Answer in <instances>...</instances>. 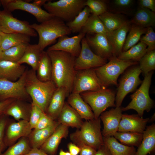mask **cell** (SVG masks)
Wrapping results in <instances>:
<instances>
[{
	"instance_id": "obj_1",
	"label": "cell",
	"mask_w": 155,
	"mask_h": 155,
	"mask_svg": "<svg viewBox=\"0 0 155 155\" xmlns=\"http://www.w3.org/2000/svg\"><path fill=\"white\" fill-rule=\"evenodd\" d=\"M52 65L51 80L57 88H63L68 95L71 93L76 71L75 63L76 57L62 51H46Z\"/></svg>"
},
{
	"instance_id": "obj_2",
	"label": "cell",
	"mask_w": 155,
	"mask_h": 155,
	"mask_svg": "<svg viewBox=\"0 0 155 155\" xmlns=\"http://www.w3.org/2000/svg\"><path fill=\"white\" fill-rule=\"evenodd\" d=\"M26 90L32 102L45 113L52 97L57 88L52 81L43 82L37 78L36 72L28 70L25 82Z\"/></svg>"
},
{
	"instance_id": "obj_3",
	"label": "cell",
	"mask_w": 155,
	"mask_h": 155,
	"mask_svg": "<svg viewBox=\"0 0 155 155\" xmlns=\"http://www.w3.org/2000/svg\"><path fill=\"white\" fill-rule=\"evenodd\" d=\"M30 26L38 34V44L42 51L55 42L57 39L71 33L64 21L55 17L40 24L34 23Z\"/></svg>"
},
{
	"instance_id": "obj_4",
	"label": "cell",
	"mask_w": 155,
	"mask_h": 155,
	"mask_svg": "<svg viewBox=\"0 0 155 155\" xmlns=\"http://www.w3.org/2000/svg\"><path fill=\"white\" fill-rule=\"evenodd\" d=\"M104 65L94 68L103 88L111 86H117V79L119 75L127 68L137 64V62L125 61L113 57Z\"/></svg>"
},
{
	"instance_id": "obj_5",
	"label": "cell",
	"mask_w": 155,
	"mask_h": 155,
	"mask_svg": "<svg viewBox=\"0 0 155 155\" xmlns=\"http://www.w3.org/2000/svg\"><path fill=\"white\" fill-rule=\"evenodd\" d=\"M85 0L47 1L43 5L53 16L67 22L72 21L86 6Z\"/></svg>"
},
{
	"instance_id": "obj_6",
	"label": "cell",
	"mask_w": 155,
	"mask_h": 155,
	"mask_svg": "<svg viewBox=\"0 0 155 155\" xmlns=\"http://www.w3.org/2000/svg\"><path fill=\"white\" fill-rule=\"evenodd\" d=\"M84 101L91 108L94 119L99 117L100 114L109 107H115V93L108 88L87 91L80 94Z\"/></svg>"
},
{
	"instance_id": "obj_7",
	"label": "cell",
	"mask_w": 155,
	"mask_h": 155,
	"mask_svg": "<svg viewBox=\"0 0 155 155\" xmlns=\"http://www.w3.org/2000/svg\"><path fill=\"white\" fill-rule=\"evenodd\" d=\"M153 73L151 71L144 76L140 87L131 95L130 102L126 107L121 108L122 111L133 109L143 117L145 111L148 112L150 110L154 105L153 101L149 94Z\"/></svg>"
},
{
	"instance_id": "obj_8",
	"label": "cell",
	"mask_w": 155,
	"mask_h": 155,
	"mask_svg": "<svg viewBox=\"0 0 155 155\" xmlns=\"http://www.w3.org/2000/svg\"><path fill=\"white\" fill-rule=\"evenodd\" d=\"M100 118L83 122L81 127L71 134L97 150L104 144Z\"/></svg>"
},
{
	"instance_id": "obj_9",
	"label": "cell",
	"mask_w": 155,
	"mask_h": 155,
	"mask_svg": "<svg viewBox=\"0 0 155 155\" xmlns=\"http://www.w3.org/2000/svg\"><path fill=\"white\" fill-rule=\"evenodd\" d=\"M131 66L125 71L118 84L115 96L116 107H120L125 96L135 91L142 82L139 77L142 71L139 65Z\"/></svg>"
},
{
	"instance_id": "obj_10",
	"label": "cell",
	"mask_w": 155,
	"mask_h": 155,
	"mask_svg": "<svg viewBox=\"0 0 155 155\" xmlns=\"http://www.w3.org/2000/svg\"><path fill=\"white\" fill-rule=\"evenodd\" d=\"M28 70L27 68L20 78L15 82L0 78V100L1 101L11 98L25 101L30 98L25 88Z\"/></svg>"
},
{
	"instance_id": "obj_11",
	"label": "cell",
	"mask_w": 155,
	"mask_h": 155,
	"mask_svg": "<svg viewBox=\"0 0 155 155\" xmlns=\"http://www.w3.org/2000/svg\"><path fill=\"white\" fill-rule=\"evenodd\" d=\"M102 88L94 68L76 71L71 93L80 94Z\"/></svg>"
},
{
	"instance_id": "obj_12",
	"label": "cell",
	"mask_w": 155,
	"mask_h": 155,
	"mask_svg": "<svg viewBox=\"0 0 155 155\" xmlns=\"http://www.w3.org/2000/svg\"><path fill=\"white\" fill-rule=\"evenodd\" d=\"M0 26L4 33H19L32 37L37 35L28 22L16 19L11 12L5 9L0 10Z\"/></svg>"
},
{
	"instance_id": "obj_13",
	"label": "cell",
	"mask_w": 155,
	"mask_h": 155,
	"mask_svg": "<svg viewBox=\"0 0 155 155\" xmlns=\"http://www.w3.org/2000/svg\"><path fill=\"white\" fill-rule=\"evenodd\" d=\"M0 1L4 9L10 12L16 10L26 11L34 16L40 23L54 17L43 9L35 1L33 3L22 0H3Z\"/></svg>"
},
{
	"instance_id": "obj_14",
	"label": "cell",
	"mask_w": 155,
	"mask_h": 155,
	"mask_svg": "<svg viewBox=\"0 0 155 155\" xmlns=\"http://www.w3.org/2000/svg\"><path fill=\"white\" fill-rule=\"evenodd\" d=\"M81 48L78 56L76 58L75 67L76 71L94 68L107 63V60L95 54L91 49L84 37L81 41Z\"/></svg>"
},
{
	"instance_id": "obj_15",
	"label": "cell",
	"mask_w": 155,
	"mask_h": 155,
	"mask_svg": "<svg viewBox=\"0 0 155 155\" xmlns=\"http://www.w3.org/2000/svg\"><path fill=\"white\" fill-rule=\"evenodd\" d=\"M85 38L91 49L96 55L107 60L114 57L113 45L105 35L87 34Z\"/></svg>"
},
{
	"instance_id": "obj_16",
	"label": "cell",
	"mask_w": 155,
	"mask_h": 155,
	"mask_svg": "<svg viewBox=\"0 0 155 155\" xmlns=\"http://www.w3.org/2000/svg\"><path fill=\"white\" fill-rule=\"evenodd\" d=\"M85 35L80 32L78 35L72 37L67 35L63 36L59 38L57 42L49 47L47 50L62 51L77 57L81 50V41Z\"/></svg>"
},
{
	"instance_id": "obj_17",
	"label": "cell",
	"mask_w": 155,
	"mask_h": 155,
	"mask_svg": "<svg viewBox=\"0 0 155 155\" xmlns=\"http://www.w3.org/2000/svg\"><path fill=\"white\" fill-rule=\"evenodd\" d=\"M120 107H115L108 111L104 112L99 118L102 121L103 127L102 131L103 137L113 136L118 131L119 123L122 116Z\"/></svg>"
},
{
	"instance_id": "obj_18",
	"label": "cell",
	"mask_w": 155,
	"mask_h": 155,
	"mask_svg": "<svg viewBox=\"0 0 155 155\" xmlns=\"http://www.w3.org/2000/svg\"><path fill=\"white\" fill-rule=\"evenodd\" d=\"M4 137L6 146H10L19 139L28 137L32 131L28 121L20 120L10 124Z\"/></svg>"
},
{
	"instance_id": "obj_19",
	"label": "cell",
	"mask_w": 155,
	"mask_h": 155,
	"mask_svg": "<svg viewBox=\"0 0 155 155\" xmlns=\"http://www.w3.org/2000/svg\"><path fill=\"white\" fill-rule=\"evenodd\" d=\"M150 118H143L138 114H122L118 131L143 133Z\"/></svg>"
},
{
	"instance_id": "obj_20",
	"label": "cell",
	"mask_w": 155,
	"mask_h": 155,
	"mask_svg": "<svg viewBox=\"0 0 155 155\" xmlns=\"http://www.w3.org/2000/svg\"><path fill=\"white\" fill-rule=\"evenodd\" d=\"M26 67L18 62L0 60V78L13 82L18 80L24 73Z\"/></svg>"
},
{
	"instance_id": "obj_21",
	"label": "cell",
	"mask_w": 155,
	"mask_h": 155,
	"mask_svg": "<svg viewBox=\"0 0 155 155\" xmlns=\"http://www.w3.org/2000/svg\"><path fill=\"white\" fill-rule=\"evenodd\" d=\"M68 133L69 127L60 124L39 148L50 155H55L61 140L66 138Z\"/></svg>"
},
{
	"instance_id": "obj_22",
	"label": "cell",
	"mask_w": 155,
	"mask_h": 155,
	"mask_svg": "<svg viewBox=\"0 0 155 155\" xmlns=\"http://www.w3.org/2000/svg\"><path fill=\"white\" fill-rule=\"evenodd\" d=\"M31 108V103L15 99L7 108L4 115L11 116L18 121L25 120L29 121Z\"/></svg>"
},
{
	"instance_id": "obj_23",
	"label": "cell",
	"mask_w": 155,
	"mask_h": 155,
	"mask_svg": "<svg viewBox=\"0 0 155 155\" xmlns=\"http://www.w3.org/2000/svg\"><path fill=\"white\" fill-rule=\"evenodd\" d=\"M68 96L65 88H57L53 95L45 113L54 120L57 119L64 105L65 98Z\"/></svg>"
},
{
	"instance_id": "obj_24",
	"label": "cell",
	"mask_w": 155,
	"mask_h": 155,
	"mask_svg": "<svg viewBox=\"0 0 155 155\" xmlns=\"http://www.w3.org/2000/svg\"><path fill=\"white\" fill-rule=\"evenodd\" d=\"M67 103L82 119L89 120L94 119L91 108L83 99L80 94L70 93L67 97Z\"/></svg>"
},
{
	"instance_id": "obj_25",
	"label": "cell",
	"mask_w": 155,
	"mask_h": 155,
	"mask_svg": "<svg viewBox=\"0 0 155 155\" xmlns=\"http://www.w3.org/2000/svg\"><path fill=\"white\" fill-rule=\"evenodd\" d=\"M57 119L60 124L78 129L80 128L83 122L79 115L66 102Z\"/></svg>"
},
{
	"instance_id": "obj_26",
	"label": "cell",
	"mask_w": 155,
	"mask_h": 155,
	"mask_svg": "<svg viewBox=\"0 0 155 155\" xmlns=\"http://www.w3.org/2000/svg\"><path fill=\"white\" fill-rule=\"evenodd\" d=\"M80 32L85 34H94L104 35L112 43L113 32H110L107 29L97 16L92 14L90 16Z\"/></svg>"
},
{
	"instance_id": "obj_27",
	"label": "cell",
	"mask_w": 155,
	"mask_h": 155,
	"mask_svg": "<svg viewBox=\"0 0 155 155\" xmlns=\"http://www.w3.org/2000/svg\"><path fill=\"white\" fill-rule=\"evenodd\" d=\"M60 124L55 121L48 127L38 130H33L28 137L32 148H39Z\"/></svg>"
},
{
	"instance_id": "obj_28",
	"label": "cell",
	"mask_w": 155,
	"mask_h": 155,
	"mask_svg": "<svg viewBox=\"0 0 155 155\" xmlns=\"http://www.w3.org/2000/svg\"><path fill=\"white\" fill-rule=\"evenodd\" d=\"M143 139L135 155H147L155 150V124L146 126L143 133Z\"/></svg>"
},
{
	"instance_id": "obj_29",
	"label": "cell",
	"mask_w": 155,
	"mask_h": 155,
	"mask_svg": "<svg viewBox=\"0 0 155 155\" xmlns=\"http://www.w3.org/2000/svg\"><path fill=\"white\" fill-rule=\"evenodd\" d=\"M42 51L38 44L28 43L22 57L18 63L20 64L26 63L36 71Z\"/></svg>"
},
{
	"instance_id": "obj_30",
	"label": "cell",
	"mask_w": 155,
	"mask_h": 155,
	"mask_svg": "<svg viewBox=\"0 0 155 155\" xmlns=\"http://www.w3.org/2000/svg\"><path fill=\"white\" fill-rule=\"evenodd\" d=\"M98 16L107 29L111 32L129 21L123 15L107 11Z\"/></svg>"
},
{
	"instance_id": "obj_31",
	"label": "cell",
	"mask_w": 155,
	"mask_h": 155,
	"mask_svg": "<svg viewBox=\"0 0 155 155\" xmlns=\"http://www.w3.org/2000/svg\"><path fill=\"white\" fill-rule=\"evenodd\" d=\"M131 23L129 21L113 32L112 43L114 48V57H118L122 52L127 34L131 26Z\"/></svg>"
},
{
	"instance_id": "obj_32",
	"label": "cell",
	"mask_w": 155,
	"mask_h": 155,
	"mask_svg": "<svg viewBox=\"0 0 155 155\" xmlns=\"http://www.w3.org/2000/svg\"><path fill=\"white\" fill-rule=\"evenodd\" d=\"M104 143L112 155H135L136 150L134 146H126L119 143L114 136L103 137Z\"/></svg>"
},
{
	"instance_id": "obj_33",
	"label": "cell",
	"mask_w": 155,
	"mask_h": 155,
	"mask_svg": "<svg viewBox=\"0 0 155 155\" xmlns=\"http://www.w3.org/2000/svg\"><path fill=\"white\" fill-rule=\"evenodd\" d=\"M1 35L0 47L2 51L22 43H29L30 41V36L21 33L3 32Z\"/></svg>"
},
{
	"instance_id": "obj_34",
	"label": "cell",
	"mask_w": 155,
	"mask_h": 155,
	"mask_svg": "<svg viewBox=\"0 0 155 155\" xmlns=\"http://www.w3.org/2000/svg\"><path fill=\"white\" fill-rule=\"evenodd\" d=\"M36 71V76L40 81L46 82L51 80L52 63L46 51H42Z\"/></svg>"
},
{
	"instance_id": "obj_35",
	"label": "cell",
	"mask_w": 155,
	"mask_h": 155,
	"mask_svg": "<svg viewBox=\"0 0 155 155\" xmlns=\"http://www.w3.org/2000/svg\"><path fill=\"white\" fill-rule=\"evenodd\" d=\"M130 22L144 28L152 27L155 24V12L140 7Z\"/></svg>"
},
{
	"instance_id": "obj_36",
	"label": "cell",
	"mask_w": 155,
	"mask_h": 155,
	"mask_svg": "<svg viewBox=\"0 0 155 155\" xmlns=\"http://www.w3.org/2000/svg\"><path fill=\"white\" fill-rule=\"evenodd\" d=\"M147 47L140 42L127 50L122 52L117 58L123 60L139 61L147 52Z\"/></svg>"
},
{
	"instance_id": "obj_37",
	"label": "cell",
	"mask_w": 155,
	"mask_h": 155,
	"mask_svg": "<svg viewBox=\"0 0 155 155\" xmlns=\"http://www.w3.org/2000/svg\"><path fill=\"white\" fill-rule=\"evenodd\" d=\"M147 28H144L133 24L129 31L123 45L122 52L126 51L136 44L140 40L142 36L145 34Z\"/></svg>"
},
{
	"instance_id": "obj_38",
	"label": "cell",
	"mask_w": 155,
	"mask_h": 155,
	"mask_svg": "<svg viewBox=\"0 0 155 155\" xmlns=\"http://www.w3.org/2000/svg\"><path fill=\"white\" fill-rule=\"evenodd\" d=\"M143 133L135 132H117L114 137L123 145L138 147L143 139Z\"/></svg>"
},
{
	"instance_id": "obj_39",
	"label": "cell",
	"mask_w": 155,
	"mask_h": 155,
	"mask_svg": "<svg viewBox=\"0 0 155 155\" xmlns=\"http://www.w3.org/2000/svg\"><path fill=\"white\" fill-rule=\"evenodd\" d=\"M91 11L90 8L86 6L83 10L71 21L66 24L71 32H80L87 22Z\"/></svg>"
},
{
	"instance_id": "obj_40",
	"label": "cell",
	"mask_w": 155,
	"mask_h": 155,
	"mask_svg": "<svg viewBox=\"0 0 155 155\" xmlns=\"http://www.w3.org/2000/svg\"><path fill=\"white\" fill-rule=\"evenodd\" d=\"M31 148L28 137H23L10 146L5 152L0 155H24Z\"/></svg>"
},
{
	"instance_id": "obj_41",
	"label": "cell",
	"mask_w": 155,
	"mask_h": 155,
	"mask_svg": "<svg viewBox=\"0 0 155 155\" xmlns=\"http://www.w3.org/2000/svg\"><path fill=\"white\" fill-rule=\"evenodd\" d=\"M28 44L22 43L3 51L1 59L18 62L22 57Z\"/></svg>"
},
{
	"instance_id": "obj_42",
	"label": "cell",
	"mask_w": 155,
	"mask_h": 155,
	"mask_svg": "<svg viewBox=\"0 0 155 155\" xmlns=\"http://www.w3.org/2000/svg\"><path fill=\"white\" fill-rule=\"evenodd\" d=\"M139 66L144 76L155 69V50L147 52L139 60Z\"/></svg>"
},
{
	"instance_id": "obj_43",
	"label": "cell",
	"mask_w": 155,
	"mask_h": 155,
	"mask_svg": "<svg viewBox=\"0 0 155 155\" xmlns=\"http://www.w3.org/2000/svg\"><path fill=\"white\" fill-rule=\"evenodd\" d=\"M85 4L90 8L91 13L98 16L107 11V6L104 0H86Z\"/></svg>"
},
{
	"instance_id": "obj_44",
	"label": "cell",
	"mask_w": 155,
	"mask_h": 155,
	"mask_svg": "<svg viewBox=\"0 0 155 155\" xmlns=\"http://www.w3.org/2000/svg\"><path fill=\"white\" fill-rule=\"evenodd\" d=\"M140 40L147 46V52L155 50V33L152 27L147 28L145 35L141 36Z\"/></svg>"
},
{
	"instance_id": "obj_45",
	"label": "cell",
	"mask_w": 155,
	"mask_h": 155,
	"mask_svg": "<svg viewBox=\"0 0 155 155\" xmlns=\"http://www.w3.org/2000/svg\"><path fill=\"white\" fill-rule=\"evenodd\" d=\"M70 137L73 142L80 148V155H95L96 151L95 149L84 144L71 134Z\"/></svg>"
},
{
	"instance_id": "obj_46",
	"label": "cell",
	"mask_w": 155,
	"mask_h": 155,
	"mask_svg": "<svg viewBox=\"0 0 155 155\" xmlns=\"http://www.w3.org/2000/svg\"><path fill=\"white\" fill-rule=\"evenodd\" d=\"M31 110L29 122L31 128L34 129L43 112L42 110L32 102Z\"/></svg>"
},
{
	"instance_id": "obj_47",
	"label": "cell",
	"mask_w": 155,
	"mask_h": 155,
	"mask_svg": "<svg viewBox=\"0 0 155 155\" xmlns=\"http://www.w3.org/2000/svg\"><path fill=\"white\" fill-rule=\"evenodd\" d=\"M55 121L46 113H43L34 130H38L46 128L53 124Z\"/></svg>"
},
{
	"instance_id": "obj_48",
	"label": "cell",
	"mask_w": 155,
	"mask_h": 155,
	"mask_svg": "<svg viewBox=\"0 0 155 155\" xmlns=\"http://www.w3.org/2000/svg\"><path fill=\"white\" fill-rule=\"evenodd\" d=\"M7 122L5 115H3L0 117V155L6 146L4 142V134Z\"/></svg>"
},
{
	"instance_id": "obj_49",
	"label": "cell",
	"mask_w": 155,
	"mask_h": 155,
	"mask_svg": "<svg viewBox=\"0 0 155 155\" xmlns=\"http://www.w3.org/2000/svg\"><path fill=\"white\" fill-rule=\"evenodd\" d=\"M133 0H115L113 3L116 7L120 9H125L131 7L133 3Z\"/></svg>"
},
{
	"instance_id": "obj_50",
	"label": "cell",
	"mask_w": 155,
	"mask_h": 155,
	"mask_svg": "<svg viewBox=\"0 0 155 155\" xmlns=\"http://www.w3.org/2000/svg\"><path fill=\"white\" fill-rule=\"evenodd\" d=\"M138 1L140 7L149 9L155 12V0H140Z\"/></svg>"
},
{
	"instance_id": "obj_51",
	"label": "cell",
	"mask_w": 155,
	"mask_h": 155,
	"mask_svg": "<svg viewBox=\"0 0 155 155\" xmlns=\"http://www.w3.org/2000/svg\"><path fill=\"white\" fill-rule=\"evenodd\" d=\"M14 99H9L0 102V117L4 113L9 105L14 100Z\"/></svg>"
},
{
	"instance_id": "obj_52",
	"label": "cell",
	"mask_w": 155,
	"mask_h": 155,
	"mask_svg": "<svg viewBox=\"0 0 155 155\" xmlns=\"http://www.w3.org/2000/svg\"><path fill=\"white\" fill-rule=\"evenodd\" d=\"M69 152L71 155H78L79 154L80 149L76 145L73 143L70 142L67 145Z\"/></svg>"
},
{
	"instance_id": "obj_53",
	"label": "cell",
	"mask_w": 155,
	"mask_h": 155,
	"mask_svg": "<svg viewBox=\"0 0 155 155\" xmlns=\"http://www.w3.org/2000/svg\"><path fill=\"white\" fill-rule=\"evenodd\" d=\"M95 155H112L104 143L96 150Z\"/></svg>"
},
{
	"instance_id": "obj_54",
	"label": "cell",
	"mask_w": 155,
	"mask_h": 155,
	"mask_svg": "<svg viewBox=\"0 0 155 155\" xmlns=\"http://www.w3.org/2000/svg\"><path fill=\"white\" fill-rule=\"evenodd\" d=\"M24 155H50L40 148H32L30 151Z\"/></svg>"
},
{
	"instance_id": "obj_55",
	"label": "cell",
	"mask_w": 155,
	"mask_h": 155,
	"mask_svg": "<svg viewBox=\"0 0 155 155\" xmlns=\"http://www.w3.org/2000/svg\"><path fill=\"white\" fill-rule=\"evenodd\" d=\"M59 155H71L69 152H66L61 149L59 154Z\"/></svg>"
},
{
	"instance_id": "obj_56",
	"label": "cell",
	"mask_w": 155,
	"mask_h": 155,
	"mask_svg": "<svg viewBox=\"0 0 155 155\" xmlns=\"http://www.w3.org/2000/svg\"><path fill=\"white\" fill-rule=\"evenodd\" d=\"M2 51L0 47V60L1 59Z\"/></svg>"
},
{
	"instance_id": "obj_57",
	"label": "cell",
	"mask_w": 155,
	"mask_h": 155,
	"mask_svg": "<svg viewBox=\"0 0 155 155\" xmlns=\"http://www.w3.org/2000/svg\"><path fill=\"white\" fill-rule=\"evenodd\" d=\"M3 32H2L0 26V35H1Z\"/></svg>"
},
{
	"instance_id": "obj_58",
	"label": "cell",
	"mask_w": 155,
	"mask_h": 155,
	"mask_svg": "<svg viewBox=\"0 0 155 155\" xmlns=\"http://www.w3.org/2000/svg\"><path fill=\"white\" fill-rule=\"evenodd\" d=\"M1 39V35H0V43Z\"/></svg>"
},
{
	"instance_id": "obj_59",
	"label": "cell",
	"mask_w": 155,
	"mask_h": 155,
	"mask_svg": "<svg viewBox=\"0 0 155 155\" xmlns=\"http://www.w3.org/2000/svg\"><path fill=\"white\" fill-rule=\"evenodd\" d=\"M0 3H1V1H0Z\"/></svg>"
},
{
	"instance_id": "obj_60",
	"label": "cell",
	"mask_w": 155,
	"mask_h": 155,
	"mask_svg": "<svg viewBox=\"0 0 155 155\" xmlns=\"http://www.w3.org/2000/svg\"></svg>"
}]
</instances>
